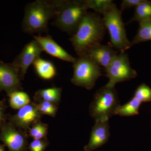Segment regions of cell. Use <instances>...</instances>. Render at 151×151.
<instances>
[{
    "instance_id": "cell-2",
    "label": "cell",
    "mask_w": 151,
    "mask_h": 151,
    "mask_svg": "<svg viewBox=\"0 0 151 151\" xmlns=\"http://www.w3.org/2000/svg\"><path fill=\"white\" fill-rule=\"evenodd\" d=\"M57 0H37L28 4L24 9L22 29L29 34L47 32L49 22L56 13Z\"/></svg>"
},
{
    "instance_id": "cell-25",
    "label": "cell",
    "mask_w": 151,
    "mask_h": 151,
    "mask_svg": "<svg viewBox=\"0 0 151 151\" xmlns=\"http://www.w3.org/2000/svg\"><path fill=\"white\" fill-rule=\"evenodd\" d=\"M48 145L47 139H34L28 147L27 151H44Z\"/></svg>"
},
{
    "instance_id": "cell-24",
    "label": "cell",
    "mask_w": 151,
    "mask_h": 151,
    "mask_svg": "<svg viewBox=\"0 0 151 151\" xmlns=\"http://www.w3.org/2000/svg\"><path fill=\"white\" fill-rule=\"evenodd\" d=\"M36 104L42 115H48L53 117L55 116L58 110L57 105L45 101H40Z\"/></svg>"
},
{
    "instance_id": "cell-22",
    "label": "cell",
    "mask_w": 151,
    "mask_h": 151,
    "mask_svg": "<svg viewBox=\"0 0 151 151\" xmlns=\"http://www.w3.org/2000/svg\"><path fill=\"white\" fill-rule=\"evenodd\" d=\"M48 125L40 121L33 124L29 129V134L33 139H46L48 132Z\"/></svg>"
},
{
    "instance_id": "cell-15",
    "label": "cell",
    "mask_w": 151,
    "mask_h": 151,
    "mask_svg": "<svg viewBox=\"0 0 151 151\" xmlns=\"http://www.w3.org/2000/svg\"><path fill=\"white\" fill-rule=\"evenodd\" d=\"M33 65L37 75L43 80H51L56 76V68L51 61L40 57L36 60Z\"/></svg>"
},
{
    "instance_id": "cell-14",
    "label": "cell",
    "mask_w": 151,
    "mask_h": 151,
    "mask_svg": "<svg viewBox=\"0 0 151 151\" xmlns=\"http://www.w3.org/2000/svg\"><path fill=\"white\" fill-rule=\"evenodd\" d=\"M119 52L110 44H100L91 49L85 56L88 57L100 67L105 68Z\"/></svg>"
},
{
    "instance_id": "cell-12",
    "label": "cell",
    "mask_w": 151,
    "mask_h": 151,
    "mask_svg": "<svg viewBox=\"0 0 151 151\" xmlns=\"http://www.w3.org/2000/svg\"><path fill=\"white\" fill-rule=\"evenodd\" d=\"M34 39L38 42L43 51L63 61L73 63L76 58L59 45L50 35L34 36Z\"/></svg>"
},
{
    "instance_id": "cell-23",
    "label": "cell",
    "mask_w": 151,
    "mask_h": 151,
    "mask_svg": "<svg viewBox=\"0 0 151 151\" xmlns=\"http://www.w3.org/2000/svg\"><path fill=\"white\" fill-rule=\"evenodd\" d=\"M134 97L141 103L151 102V88L145 83H143L136 89Z\"/></svg>"
},
{
    "instance_id": "cell-7",
    "label": "cell",
    "mask_w": 151,
    "mask_h": 151,
    "mask_svg": "<svg viewBox=\"0 0 151 151\" xmlns=\"http://www.w3.org/2000/svg\"><path fill=\"white\" fill-rule=\"evenodd\" d=\"M105 70V75L109 78L105 86L109 87H115L117 83L129 81L137 75V71L131 67L129 56L125 52H119Z\"/></svg>"
},
{
    "instance_id": "cell-3",
    "label": "cell",
    "mask_w": 151,
    "mask_h": 151,
    "mask_svg": "<svg viewBox=\"0 0 151 151\" xmlns=\"http://www.w3.org/2000/svg\"><path fill=\"white\" fill-rule=\"evenodd\" d=\"M88 9L84 1L57 0L56 13L52 24L72 36L87 13Z\"/></svg>"
},
{
    "instance_id": "cell-16",
    "label": "cell",
    "mask_w": 151,
    "mask_h": 151,
    "mask_svg": "<svg viewBox=\"0 0 151 151\" xmlns=\"http://www.w3.org/2000/svg\"><path fill=\"white\" fill-rule=\"evenodd\" d=\"M62 89L59 87H52L38 90L35 94L34 99L36 102L45 101L57 105L61 98Z\"/></svg>"
},
{
    "instance_id": "cell-10",
    "label": "cell",
    "mask_w": 151,
    "mask_h": 151,
    "mask_svg": "<svg viewBox=\"0 0 151 151\" xmlns=\"http://www.w3.org/2000/svg\"><path fill=\"white\" fill-rule=\"evenodd\" d=\"M42 115L36 103H30L19 109L17 113L11 117V124L26 132L33 124L40 121Z\"/></svg>"
},
{
    "instance_id": "cell-13",
    "label": "cell",
    "mask_w": 151,
    "mask_h": 151,
    "mask_svg": "<svg viewBox=\"0 0 151 151\" xmlns=\"http://www.w3.org/2000/svg\"><path fill=\"white\" fill-rule=\"evenodd\" d=\"M108 120H97L92 129L89 143L85 150L91 151L103 145L108 141L110 133Z\"/></svg>"
},
{
    "instance_id": "cell-27",
    "label": "cell",
    "mask_w": 151,
    "mask_h": 151,
    "mask_svg": "<svg viewBox=\"0 0 151 151\" xmlns=\"http://www.w3.org/2000/svg\"><path fill=\"white\" fill-rule=\"evenodd\" d=\"M4 104V102H0V129L4 124L5 115L4 111L5 109Z\"/></svg>"
},
{
    "instance_id": "cell-1",
    "label": "cell",
    "mask_w": 151,
    "mask_h": 151,
    "mask_svg": "<svg viewBox=\"0 0 151 151\" xmlns=\"http://www.w3.org/2000/svg\"><path fill=\"white\" fill-rule=\"evenodd\" d=\"M106 30L103 17L96 13L87 12L70 38L78 56H85L91 49L101 44Z\"/></svg>"
},
{
    "instance_id": "cell-4",
    "label": "cell",
    "mask_w": 151,
    "mask_h": 151,
    "mask_svg": "<svg viewBox=\"0 0 151 151\" xmlns=\"http://www.w3.org/2000/svg\"><path fill=\"white\" fill-rule=\"evenodd\" d=\"M122 12L113 3L103 14V19L110 35V45L120 52H125L132 47L127 37Z\"/></svg>"
},
{
    "instance_id": "cell-6",
    "label": "cell",
    "mask_w": 151,
    "mask_h": 151,
    "mask_svg": "<svg viewBox=\"0 0 151 151\" xmlns=\"http://www.w3.org/2000/svg\"><path fill=\"white\" fill-rule=\"evenodd\" d=\"M73 63L71 83L88 90L93 89L97 79L102 75L101 67L86 56H78Z\"/></svg>"
},
{
    "instance_id": "cell-28",
    "label": "cell",
    "mask_w": 151,
    "mask_h": 151,
    "mask_svg": "<svg viewBox=\"0 0 151 151\" xmlns=\"http://www.w3.org/2000/svg\"><path fill=\"white\" fill-rule=\"evenodd\" d=\"M0 151H6L4 146L0 144Z\"/></svg>"
},
{
    "instance_id": "cell-5",
    "label": "cell",
    "mask_w": 151,
    "mask_h": 151,
    "mask_svg": "<svg viewBox=\"0 0 151 151\" xmlns=\"http://www.w3.org/2000/svg\"><path fill=\"white\" fill-rule=\"evenodd\" d=\"M120 105L118 93L115 87L103 86L94 94L89 106L90 116L97 120H109L115 115Z\"/></svg>"
},
{
    "instance_id": "cell-26",
    "label": "cell",
    "mask_w": 151,
    "mask_h": 151,
    "mask_svg": "<svg viewBox=\"0 0 151 151\" xmlns=\"http://www.w3.org/2000/svg\"><path fill=\"white\" fill-rule=\"evenodd\" d=\"M145 0H123L121 5L120 10L122 12L127 9L135 7L144 2Z\"/></svg>"
},
{
    "instance_id": "cell-19",
    "label": "cell",
    "mask_w": 151,
    "mask_h": 151,
    "mask_svg": "<svg viewBox=\"0 0 151 151\" xmlns=\"http://www.w3.org/2000/svg\"><path fill=\"white\" fill-rule=\"evenodd\" d=\"M151 18V1L145 0V1L135 7L134 16L127 23L133 22H140Z\"/></svg>"
},
{
    "instance_id": "cell-18",
    "label": "cell",
    "mask_w": 151,
    "mask_h": 151,
    "mask_svg": "<svg viewBox=\"0 0 151 151\" xmlns=\"http://www.w3.org/2000/svg\"><path fill=\"white\" fill-rule=\"evenodd\" d=\"M142 103L139 100L134 97L126 104L119 105L115 111V115L125 117L137 115Z\"/></svg>"
},
{
    "instance_id": "cell-11",
    "label": "cell",
    "mask_w": 151,
    "mask_h": 151,
    "mask_svg": "<svg viewBox=\"0 0 151 151\" xmlns=\"http://www.w3.org/2000/svg\"><path fill=\"white\" fill-rule=\"evenodd\" d=\"M20 75L13 63L0 62V91H6L8 94L22 89Z\"/></svg>"
},
{
    "instance_id": "cell-8",
    "label": "cell",
    "mask_w": 151,
    "mask_h": 151,
    "mask_svg": "<svg viewBox=\"0 0 151 151\" xmlns=\"http://www.w3.org/2000/svg\"><path fill=\"white\" fill-rule=\"evenodd\" d=\"M0 140L9 151H27V135L26 132L17 129L13 124H4L1 128Z\"/></svg>"
},
{
    "instance_id": "cell-20",
    "label": "cell",
    "mask_w": 151,
    "mask_h": 151,
    "mask_svg": "<svg viewBox=\"0 0 151 151\" xmlns=\"http://www.w3.org/2000/svg\"><path fill=\"white\" fill-rule=\"evenodd\" d=\"M8 95L10 105L15 110H19L31 103L28 94L21 90L12 92Z\"/></svg>"
},
{
    "instance_id": "cell-9",
    "label": "cell",
    "mask_w": 151,
    "mask_h": 151,
    "mask_svg": "<svg viewBox=\"0 0 151 151\" xmlns=\"http://www.w3.org/2000/svg\"><path fill=\"white\" fill-rule=\"evenodd\" d=\"M42 52L40 45L35 39L25 45L13 63L18 69L22 80L24 78L29 67L40 57Z\"/></svg>"
},
{
    "instance_id": "cell-17",
    "label": "cell",
    "mask_w": 151,
    "mask_h": 151,
    "mask_svg": "<svg viewBox=\"0 0 151 151\" xmlns=\"http://www.w3.org/2000/svg\"><path fill=\"white\" fill-rule=\"evenodd\" d=\"M139 23V27L137 33L131 42L132 46L141 42L151 41V18Z\"/></svg>"
},
{
    "instance_id": "cell-21",
    "label": "cell",
    "mask_w": 151,
    "mask_h": 151,
    "mask_svg": "<svg viewBox=\"0 0 151 151\" xmlns=\"http://www.w3.org/2000/svg\"><path fill=\"white\" fill-rule=\"evenodd\" d=\"M87 8L93 9L96 13L103 14L113 4L112 0H85Z\"/></svg>"
}]
</instances>
